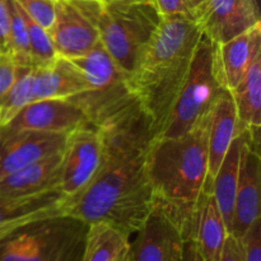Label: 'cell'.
I'll return each instance as SVG.
<instances>
[{
  "label": "cell",
  "instance_id": "cell-33",
  "mask_svg": "<svg viewBox=\"0 0 261 261\" xmlns=\"http://www.w3.org/2000/svg\"><path fill=\"white\" fill-rule=\"evenodd\" d=\"M180 261H208V260L201 255V252L199 251L195 242H194L193 240H188V241H185V245H184L182 256H181Z\"/></svg>",
  "mask_w": 261,
  "mask_h": 261
},
{
  "label": "cell",
  "instance_id": "cell-32",
  "mask_svg": "<svg viewBox=\"0 0 261 261\" xmlns=\"http://www.w3.org/2000/svg\"><path fill=\"white\" fill-rule=\"evenodd\" d=\"M218 261H245L241 240L228 234L219 254Z\"/></svg>",
  "mask_w": 261,
  "mask_h": 261
},
{
  "label": "cell",
  "instance_id": "cell-2",
  "mask_svg": "<svg viewBox=\"0 0 261 261\" xmlns=\"http://www.w3.org/2000/svg\"><path fill=\"white\" fill-rule=\"evenodd\" d=\"M200 37L201 31L194 18L161 17L127 76L133 94L152 121L155 137L190 70Z\"/></svg>",
  "mask_w": 261,
  "mask_h": 261
},
{
  "label": "cell",
  "instance_id": "cell-12",
  "mask_svg": "<svg viewBox=\"0 0 261 261\" xmlns=\"http://www.w3.org/2000/svg\"><path fill=\"white\" fill-rule=\"evenodd\" d=\"M66 134L32 132H0V178L28 165L60 153Z\"/></svg>",
  "mask_w": 261,
  "mask_h": 261
},
{
  "label": "cell",
  "instance_id": "cell-1",
  "mask_svg": "<svg viewBox=\"0 0 261 261\" xmlns=\"http://www.w3.org/2000/svg\"><path fill=\"white\" fill-rule=\"evenodd\" d=\"M103 157L93 180L70 200L68 216L86 224L103 222L132 239L154 205L145 154L155 133L148 115L138 109L98 129Z\"/></svg>",
  "mask_w": 261,
  "mask_h": 261
},
{
  "label": "cell",
  "instance_id": "cell-19",
  "mask_svg": "<svg viewBox=\"0 0 261 261\" xmlns=\"http://www.w3.org/2000/svg\"><path fill=\"white\" fill-rule=\"evenodd\" d=\"M228 234V229L217 205L211 184L208 182L196 201L191 218L189 240L195 242L199 251L206 260L218 261Z\"/></svg>",
  "mask_w": 261,
  "mask_h": 261
},
{
  "label": "cell",
  "instance_id": "cell-9",
  "mask_svg": "<svg viewBox=\"0 0 261 261\" xmlns=\"http://www.w3.org/2000/svg\"><path fill=\"white\" fill-rule=\"evenodd\" d=\"M132 237L127 261H180L186 241L175 216L155 200L149 216Z\"/></svg>",
  "mask_w": 261,
  "mask_h": 261
},
{
  "label": "cell",
  "instance_id": "cell-21",
  "mask_svg": "<svg viewBox=\"0 0 261 261\" xmlns=\"http://www.w3.org/2000/svg\"><path fill=\"white\" fill-rule=\"evenodd\" d=\"M252 133L249 130H242L232 142L226 157L222 161L218 171L213 180L211 181V189L216 198L217 205L221 211L227 229L231 228L232 214H233L234 198H236L237 186H239L240 173H241L242 158L245 148L251 138Z\"/></svg>",
  "mask_w": 261,
  "mask_h": 261
},
{
  "label": "cell",
  "instance_id": "cell-24",
  "mask_svg": "<svg viewBox=\"0 0 261 261\" xmlns=\"http://www.w3.org/2000/svg\"><path fill=\"white\" fill-rule=\"evenodd\" d=\"M33 101V68L19 66L17 79L4 98L0 101V127L9 124L24 107Z\"/></svg>",
  "mask_w": 261,
  "mask_h": 261
},
{
  "label": "cell",
  "instance_id": "cell-20",
  "mask_svg": "<svg viewBox=\"0 0 261 261\" xmlns=\"http://www.w3.org/2000/svg\"><path fill=\"white\" fill-rule=\"evenodd\" d=\"M61 152L0 178V196L22 198L59 190Z\"/></svg>",
  "mask_w": 261,
  "mask_h": 261
},
{
  "label": "cell",
  "instance_id": "cell-10",
  "mask_svg": "<svg viewBox=\"0 0 261 261\" xmlns=\"http://www.w3.org/2000/svg\"><path fill=\"white\" fill-rule=\"evenodd\" d=\"M194 19L214 43H223L259 24L257 0H201L194 8Z\"/></svg>",
  "mask_w": 261,
  "mask_h": 261
},
{
  "label": "cell",
  "instance_id": "cell-14",
  "mask_svg": "<svg viewBox=\"0 0 261 261\" xmlns=\"http://www.w3.org/2000/svg\"><path fill=\"white\" fill-rule=\"evenodd\" d=\"M48 36L59 56L78 59L99 42L94 25L70 0H55V17Z\"/></svg>",
  "mask_w": 261,
  "mask_h": 261
},
{
  "label": "cell",
  "instance_id": "cell-18",
  "mask_svg": "<svg viewBox=\"0 0 261 261\" xmlns=\"http://www.w3.org/2000/svg\"><path fill=\"white\" fill-rule=\"evenodd\" d=\"M87 91L88 82L83 71L70 59L58 56L50 65L33 68L35 101L73 99Z\"/></svg>",
  "mask_w": 261,
  "mask_h": 261
},
{
  "label": "cell",
  "instance_id": "cell-16",
  "mask_svg": "<svg viewBox=\"0 0 261 261\" xmlns=\"http://www.w3.org/2000/svg\"><path fill=\"white\" fill-rule=\"evenodd\" d=\"M231 91L222 89L208 116V180L216 176L234 138L242 132Z\"/></svg>",
  "mask_w": 261,
  "mask_h": 261
},
{
  "label": "cell",
  "instance_id": "cell-27",
  "mask_svg": "<svg viewBox=\"0 0 261 261\" xmlns=\"http://www.w3.org/2000/svg\"><path fill=\"white\" fill-rule=\"evenodd\" d=\"M35 22L48 31L55 17V0H14Z\"/></svg>",
  "mask_w": 261,
  "mask_h": 261
},
{
  "label": "cell",
  "instance_id": "cell-29",
  "mask_svg": "<svg viewBox=\"0 0 261 261\" xmlns=\"http://www.w3.org/2000/svg\"><path fill=\"white\" fill-rule=\"evenodd\" d=\"M18 70L19 65L10 54H0V101L17 79Z\"/></svg>",
  "mask_w": 261,
  "mask_h": 261
},
{
  "label": "cell",
  "instance_id": "cell-15",
  "mask_svg": "<svg viewBox=\"0 0 261 261\" xmlns=\"http://www.w3.org/2000/svg\"><path fill=\"white\" fill-rule=\"evenodd\" d=\"M70 199L60 190L22 198L0 196V240L23 224L68 214Z\"/></svg>",
  "mask_w": 261,
  "mask_h": 261
},
{
  "label": "cell",
  "instance_id": "cell-8",
  "mask_svg": "<svg viewBox=\"0 0 261 261\" xmlns=\"http://www.w3.org/2000/svg\"><path fill=\"white\" fill-rule=\"evenodd\" d=\"M103 157L101 132L84 125L68 133L61 150L59 190L70 200L79 195L96 176Z\"/></svg>",
  "mask_w": 261,
  "mask_h": 261
},
{
  "label": "cell",
  "instance_id": "cell-6",
  "mask_svg": "<svg viewBox=\"0 0 261 261\" xmlns=\"http://www.w3.org/2000/svg\"><path fill=\"white\" fill-rule=\"evenodd\" d=\"M70 60L81 68L88 82V91L70 101L83 109L89 124L97 129L142 107L130 89L126 74L112 60L101 42L82 58Z\"/></svg>",
  "mask_w": 261,
  "mask_h": 261
},
{
  "label": "cell",
  "instance_id": "cell-4",
  "mask_svg": "<svg viewBox=\"0 0 261 261\" xmlns=\"http://www.w3.org/2000/svg\"><path fill=\"white\" fill-rule=\"evenodd\" d=\"M71 3L94 25L101 45L129 76L161 20L152 3L110 4L98 0Z\"/></svg>",
  "mask_w": 261,
  "mask_h": 261
},
{
  "label": "cell",
  "instance_id": "cell-25",
  "mask_svg": "<svg viewBox=\"0 0 261 261\" xmlns=\"http://www.w3.org/2000/svg\"><path fill=\"white\" fill-rule=\"evenodd\" d=\"M10 3V55L19 66H32L30 51V38L24 12L14 0ZM33 68V66H32Z\"/></svg>",
  "mask_w": 261,
  "mask_h": 261
},
{
  "label": "cell",
  "instance_id": "cell-35",
  "mask_svg": "<svg viewBox=\"0 0 261 261\" xmlns=\"http://www.w3.org/2000/svg\"><path fill=\"white\" fill-rule=\"evenodd\" d=\"M190 2H191V4H193V5H194V8H195V7H196V5H198V4H199V3H200V2H201V0H190Z\"/></svg>",
  "mask_w": 261,
  "mask_h": 261
},
{
  "label": "cell",
  "instance_id": "cell-17",
  "mask_svg": "<svg viewBox=\"0 0 261 261\" xmlns=\"http://www.w3.org/2000/svg\"><path fill=\"white\" fill-rule=\"evenodd\" d=\"M261 56V23L223 43H216V60L222 86L236 88L251 64Z\"/></svg>",
  "mask_w": 261,
  "mask_h": 261
},
{
  "label": "cell",
  "instance_id": "cell-11",
  "mask_svg": "<svg viewBox=\"0 0 261 261\" xmlns=\"http://www.w3.org/2000/svg\"><path fill=\"white\" fill-rule=\"evenodd\" d=\"M84 125H91L86 112L70 99H41L28 105L0 132H32L68 134Z\"/></svg>",
  "mask_w": 261,
  "mask_h": 261
},
{
  "label": "cell",
  "instance_id": "cell-23",
  "mask_svg": "<svg viewBox=\"0 0 261 261\" xmlns=\"http://www.w3.org/2000/svg\"><path fill=\"white\" fill-rule=\"evenodd\" d=\"M130 237L103 222L87 224L82 261H120L129 247Z\"/></svg>",
  "mask_w": 261,
  "mask_h": 261
},
{
  "label": "cell",
  "instance_id": "cell-37",
  "mask_svg": "<svg viewBox=\"0 0 261 261\" xmlns=\"http://www.w3.org/2000/svg\"><path fill=\"white\" fill-rule=\"evenodd\" d=\"M70 2H82V0H70Z\"/></svg>",
  "mask_w": 261,
  "mask_h": 261
},
{
  "label": "cell",
  "instance_id": "cell-34",
  "mask_svg": "<svg viewBox=\"0 0 261 261\" xmlns=\"http://www.w3.org/2000/svg\"><path fill=\"white\" fill-rule=\"evenodd\" d=\"M110 4H133V3H150V0H98Z\"/></svg>",
  "mask_w": 261,
  "mask_h": 261
},
{
  "label": "cell",
  "instance_id": "cell-31",
  "mask_svg": "<svg viewBox=\"0 0 261 261\" xmlns=\"http://www.w3.org/2000/svg\"><path fill=\"white\" fill-rule=\"evenodd\" d=\"M0 54H10L9 0H0Z\"/></svg>",
  "mask_w": 261,
  "mask_h": 261
},
{
  "label": "cell",
  "instance_id": "cell-7",
  "mask_svg": "<svg viewBox=\"0 0 261 261\" xmlns=\"http://www.w3.org/2000/svg\"><path fill=\"white\" fill-rule=\"evenodd\" d=\"M222 86L216 60V43L201 33L190 70L165 125L155 138L180 137L209 115Z\"/></svg>",
  "mask_w": 261,
  "mask_h": 261
},
{
  "label": "cell",
  "instance_id": "cell-22",
  "mask_svg": "<svg viewBox=\"0 0 261 261\" xmlns=\"http://www.w3.org/2000/svg\"><path fill=\"white\" fill-rule=\"evenodd\" d=\"M244 130L259 134L261 126V56L251 64L239 86L231 91Z\"/></svg>",
  "mask_w": 261,
  "mask_h": 261
},
{
  "label": "cell",
  "instance_id": "cell-5",
  "mask_svg": "<svg viewBox=\"0 0 261 261\" xmlns=\"http://www.w3.org/2000/svg\"><path fill=\"white\" fill-rule=\"evenodd\" d=\"M86 232L68 214L30 222L0 240V261H82Z\"/></svg>",
  "mask_w": 261,
  "mask_h": 261
},
{
  "label": "cell",
  "instance_id": "cell-26",
  "mask_svg": "<svg viewBox=\"0 0 261 261\" xmlns=\"http://www.w3.org/2000/svg\"><path fill=\"white\" fill-rule=\"evenodd\" d=\"M24 15L28 28L32 66L33 68H43V66L50 65L59 55L54 47L53 42H51L47 30H45L42 25H40L33 19H31L25 13Z\"/></svg>",
  "mask_w": 261,
  "mask_h": 261
},
{
  "label": "cell",
  "instance_id": "cell-3",
  "mask_svg": "<svg viewBox=\"0 0 261 261\" xmlns=\"http://www.w3.org/2000/svg\"><path fill=\"white\" fill-rule=\"evenodd\" d=\"M208 116L180 137L154 138L145 154L154 200L175 216L186 241L196 201L209 181Z\"/></svg>",
  "mask_w": 261,
  "mask_h": 261
},
{
  "label": "cell",
  "instance_id": "cell-30",
  "mask_svg": "<svg viewBox=\"0 0 261 261\" xmlns=\"http://www.w3.org/2000/svg\"><path fill=\"white\" fill-rule=\"evenodd\" d=\"M161 17L186 15L194 18V5L190 0H150Z\"/></svg>",
  "mask_w": 261,
  "mask_h": 261
},
{
  "label": "cell",
  "instance_id": "cell-28",
  "mask_svg": "<svg viewBox=\"0 0 261 261\" xmlns=\"http://www.w3.org/2000/svg\"><path fill=\"white\" fill-rule=\"evenodd\" d=\"M245 261H261V218L241 237Z\"/></svg>",
  "mask_w": 261,
  "mask_h": 261
},
{
  "label": "cell",
  "instance_id": "cell-36",
  "mask_svg": "<svg viewBox=\"0 0 261 261\" xmlns=\"http://www.w3.org/2000/svg\"><path fill=\"white\" fill-rule=\"evenodd\" d=\"M120 261H127V260H126V254H125V256H124V257H122V259H121V260H120Z\"/></svg>",
  "mask_w": 261,
  "mask_h": 261
},
{
  "label": "cell",
  "instance_id": "cell-13",
  "mask_svg": "<svg viewBox=\"0 0 261 261\" xmlns=\"http://www.w3.org/2000/svg\"><path fill=\"white\" fill-rule=\"evenodd\" d=\"M261 160L259 134H252L245 148L241 173L234 198L229 234L241 239L245 232L260 219Z\"/></svg>",
  "mask_w": 261,
  "mask_h": 261
}]
</instances>
